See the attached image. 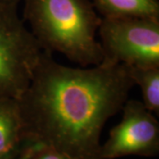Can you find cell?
<instances>
[{
    "instance_id": "cell-2",
    "label": "cell",
    "mask_w": 159,
    "mask_h": 159,
    "mask_svg": "<svg viewBox=\"0 0 159 159\" xmlns=\"http://www.w3.org/2000/svg\"><path fill=\"white\" fill-rule=\"evenodd\" d=\"M24 18L41 47L81 67L101 64L97 33L101 16L91 0H24Z\"/></svg>"
},
{
    "instance_id": "cell-5",
    "label": "cell",
    "mask_w": 159,
    "mask_h": 159,
    "mask_svg": "<svg viewBox=\"0 0 159 159\" xmlns=\"http://www.w3.org/2000/svg\"><path fill=\"white\" fill-rule=\"evenodd\" d=\"M122 119L101 146L102 159L127 156L153 157L159 153V123L153 112L137 100H126Z\"/></svg>"
},
{
    "instance_id": "cell-10",
    "label": "cell",
    "mask_w": 159,
    "mask_h": 159,
    "mask_svg": "<svg viewBox=\"0 0 159 159\" xmlns=\"http://www.w3.org/2000/svg\"><path fill=\"white\" fill-rule=\"evenodd\" d=\"M20 149L16 151V152H14V153L10 154V155H8V156H6V157H2V158L0 159H19V152H20Z\"/></svg>"
},
{
    "instance_id": "cell-1",
    "label": "cell",
    "mask_w": 159,
    "mask_h": 159,
    "mask_svg": "<svg viewBox=\"0 0 159 159\" xmlns=\"http://www.w3.org/2000/svg\"><path fill=\"white\" fill-rule=\"evenodd\" d=\"M134 86L125 65L102 61L70 67L44 51L18 98L24 140L74 159H102L103 126L122 109Z\"/></svg>"
},
{
    "instance_id": "cell-11",
    "label": "cell",
    "mask_w": 159,
    "mask_h": 159,
    "mask_svg": "<svg viewBox=\"0 0 159 159\" xmlns=\"http://www.w3.org/2000/svg\"><path fill=\"white\" fill-rule=\"evenodd\" d=\"M4 1H6V2H7V3H11V4L17 5L18 6V3H19L20 0H4Z\"/></svg>"
},
{
    "instance_id": "cell-8",
    "label": "cell",
    "mask_w": 159,
    "mask_h": 159,
    "mask_svg": "<svg viewBox=\"0 0 159 159\" xmlns=\"http://www.w3.org/2000/svg\"><path fill=\"white\" fill-rule=\"evenodd\" d=\"M134 84L142 92L143 105L159 114V66H126Z\"/></svg>"
},
{
    "instance_id": "cell-7",
    "label": "cell",
    "mask_w": 159,
    "mask_h": 159,
    "mask_svg": "<svg viewBox=\"0 0 159 159\" xmlns=\"http://www.w3.org/2000/svg\"><path fill=\"white\" fill-rule=\"evenodd\" d=\"M101 17H139L159 20L158 0H91Z\"/></svg>"
},
{
    "instance_id": "cell-4",
    "label": "cell",
    "mask_w": 159,
    "mask_h": 159,
    "mask_svg": "<svg viewBox=\"0 0 159 159\" xmlns=\"http://www.w3.org/2000/svg\"><path fill=\"white\" fill-rule=\"evenodd\" d=\"M98 34L102 61L126 66H159V20L101 17Z\"/></svg>"
},
{
    "instance_id": "cell-9",
    "label": "cell",
    "mask_w": 159,
    "mask_h": 159,
    "mask_svg": "<svg viewBox=\"0 0 159 159\" xmlns=\"http://www.w3.org/2000/svg\"><path fill=\"white\" fill-rule=\"evenodd\" d=\"M19 159H74L66 154L38 143L24 140L19 152Z\"/></svg>"
},
{
    "instance_id": "cell-6",
    "label": "cell",
    "mask_w": 159,
    "mask_h": 159,
    "mask_svg": "<svg viewBox=\"0 0 159 159\" xmlns=\"http://www.w3.org/2000/svg\"><path fill=\"white\" fill-rule=\"evenodd\" d=\"M24 142V128L19 101L0 97V158L18 151Z\"/></svg>"
},
{
    "instance_id": "cell-3",
    "label": "cell",
    "mask_w": 159,
    "mask_h": 159,
    "mask_svg": "<svg viewBox=\"0 0 159 159\" xmlns=\"http://www.w3.org/2000/svg\"><path fill=\"white\" fill-rule=\"evenodd\" d=\"M43 52L17 5L0 0V97L22 95Z\"/></svg>"
}]
</instances>
